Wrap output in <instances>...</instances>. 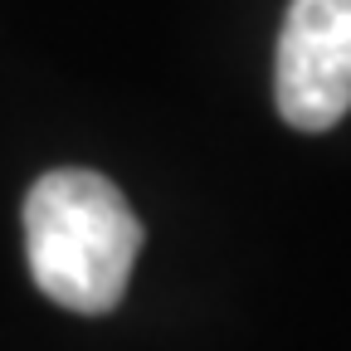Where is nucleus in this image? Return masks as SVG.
<instances>
[{
  "label": "nucleus",
  "mask_w": 351,
  "mask_h": 351,
  "mask_svg": "<svg viewBox=\"0 0 351 351\" xmlns=\"http://www.w3.org/2000/svg\"><path fill=\"white\" fill-rule=\"evenodd\" d=\"M142 254V219L98 171L59 166L25 195V258L44 298L69 313H112Z\"/></svg>",
  "instance_id": "nucleus-1"
},
{
  "label": "nucleus",
  "mask_w": 351,
  "mask_h": 351,
  "mask_svg": "<svg viewBox=\"0 0 351 351\" xmlns=\"http://www.w3.org/2000/svg\"><path fill=\"white\" fill-rule=\"evenodd\" d=\"M278 117L327 132L351 112V0H293L274 64Z\"/></svg>",
  "instance_id": "nucleus-2"
}]
</instances>
